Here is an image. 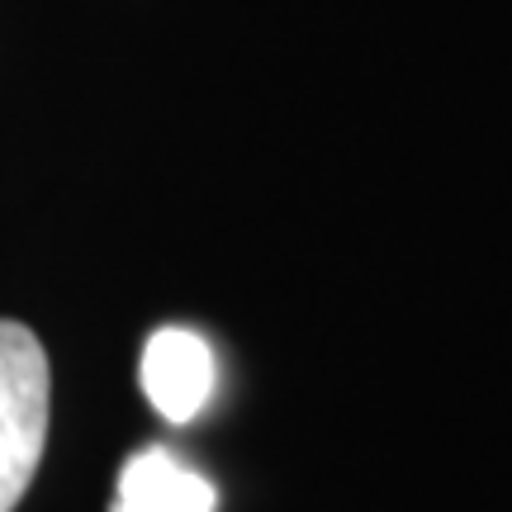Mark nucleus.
Here are the masks:
<instances>
[{"instance_id":"f257e3e1","label":"nucleus","mask_w":512,"mask_h":512,"mask_svg":"<svg viewBox=\"0 0 512 512\" xmlns=\"http://www.w3.org/2000/svg\"><path fill=\"white\" fill-rule=\"evenodd\" d=\"M53 370L48 351L24 323L0 318V512H15L34 484L48 446Z\"/></svg>"},{"instance_id":"f03ea898","label":"nucleus","mask_w":512,"mask_h":512,"mask_svg":"<svg viewBox=\"0 0 512 512\" xmlns=\"http://www.w3.org/2000/svg\"><path fill=\"white\" fill-rule=\"evenodd\" d=\"M147 403L166 422H195L214 399V347L190 328H157L143 342V366H138Z\"/></svg>"},{"instance_id":"7ed1b4c3","label":"nucleus","mask_w":512,"mask_h":512,"mask_svg":"<svg viewBox=\"0 0 512 512\" xmlns=\"http://www.w3.org/2000/svg\"><path fill=\"white\" fill-rule=\"evenodd\" d=\"M110 512H219V494L166 446H143L124 460Z\"/></svg>"}]
</instances>
